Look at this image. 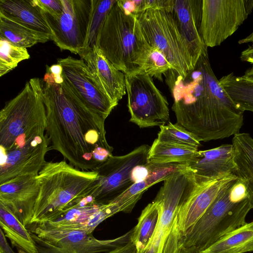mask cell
<instances>
[{
    "instance_id": "25",
    "label": "cell",
    "mask_w": 253,
    "mask_h": 253,
    "mask_svg": "<svg viewBox=\"0 0 253 253\" xmlns=\"http://www.w3.org/2000/svg\"><path fill=\"white\" fill-rule=\"evenodd\" d=\"M0 38L26 48L38 43H45L51 40V37L32 30L1 14H0Z\"/></svg>"
},
{
    "instance_id": "16",
    "label": "cell",
    "mask_w": 253,
    "mask_h": 253,
    "mask_svg": "<svg viewBox=\"0 0 253 253\" xmlns=\"http://www.w3.org/2000/svg\"><path fill=\"white\" fill-rule=\"evenodd\" d=\"M236 176L233 174L199 185L178 210L172 234L176 243L178 244L180 238L197 222L220 190Z\"/></svg>"
},
{
    "instance_id": "18",
    "label": "cell",
    "mask_w": 253,
    "mask_h": 253,
    "mask_svg": "<svg viewBox=\"0 0 253 253\" xmlns=\"http://www.w3.org/2000/svg\"><path fill=\"white\" fill-rule=\"evenodd\" d=\"M79 54L106 94L115 103L126 94L125 74L118 70L100 52L95 44Z\"/></svg>"
},
{
    "instance_id": "45",
    "label": "cell",
    "mask_w": 253,
    "mask_h": 253,
    "mask_svg": "<svg viewBox=\"0 0 253 253\" xmlns=\"http://www.w3.org/2000/svg\"><path fill=\"white\" fill-rule=\"evenodd\" d=\"M0 253H1L0 252Z\"/></svg>"
},
{
    "instance_id": "23",
    "label": "cell",
    "mask_w": 253,
    "mask_h": 253,
    "mask_svg": "<svg viewBox=\"0 0 253 253\" xmlns=\"http://www.w3.org/2000/svg\"><path fill=\"white\" fill-rule=\"evenodd\" d=\"M202 253H245L253 252V221L228 233Z\"/></svg>"
},
{
    "instance_id": "27",
    "label": "cell",
    "mask_w": 253,
    "mask_h": 253,
    "mask_svg": "<svg viewBox=\"0 0 253 253\" xmlns=\"http://www.w3.org/2000/svg\"><path fill=\"white\" fill-rule=\"evenodd\" d=\"M219 83L237 109L253 112V78L233 73L222 77Z\"/></svg>"
},
{
    "instance_id": "19",
    "label": "cell",
    "mask_w": 253,
    "mask_h": 253,
    "mask_svg": "<svg viewBox=\"0 0 253 253\" xmlns=\"http://www.w3.org/2000/svg\"><path fill=\"white\" fill-rule=\"evenodd\" d=\"M188 166L193 171L198 184L235 174L233 146L224 144L211 149L198 151L195 159Z\"/></svg>"
},
{
    "instance_id": "31",
    "label": "cell",
    "mask_w": 253,
    "mask_h": 253,
    "mask_svg": "<svg viewBox=\"0 0 253 253\" xmlns=\"http://www.w3.org/2000/svg\"><path fill=\"white\" fill-rule=\"evenodd\" d=\"M30 57L27 48L0 38V77L14 69L21 61Z\"/></svg>"
},
{
    "instance_id": "8",
    "label": "cell",
    "mask_w": 253,
    "mask_h": 253,
    "mask_svg": "<svg viewBox=\"0 0 253 253\" xmlns=\"http://www.w3.org/2000/svg\"><path fill=\"white\" fill-rule=\"evenodd\" d=\"M150 148L143 144L125 155H111L93 169L97 172L98 178L86 197L102 205L112 202L134 184L131 178L132 170L137 166L148 163Z\"/></svg>"
},
{
    "instance_id": "43",
    "label": "cell",
    "mask_w": 253,
    "mask_h": 253,
    "mask_svg": "<svg viewBox=\"0 0 253 253\" xmlns=\"http://www.w3.org/2000/svg\"><path fill=\"white\" fill-rule=\"evenodd\" d=\"M244 75L253 78V66L252 68L247 70Z\"/></svg>"
},
{
    "instance_id": "35",
    "label": "cell",
    "mask_w": 253,
    "mask_h": 253,
    "mask_svg": "<svg viewBox=\"0 0 253 253\" xmlns=\"http://www.w3.org/2000/svg\"><path fill=\"white\" fill-rule=\"evenodd\" d=\"M37 4L46 13L52 16L59 15L63 11L61 0H36Z\"/></svg>"
},
{
    "instance_id": "24",
    "label": "cell",
    "mask_w": 253,
    "mask_h": 253,
    "mask_svg": "<svg viewBox=\"0 0 253 253\" xmlns=\"http://www.w3.org/2000/svg\"><path fill=\"white\" fill-rule=\"evenodd\" d=\"M0 226L11 243L27 253H38L31 233L14 214L0 203Z\"/></svg>"
},
{
    "instance_id": "14",
    "label": "cell",
    "mask_w": 253,
    "mask_h": 253,
    "mask_svg": "<svg viewBox=\"0 0 253 253\" xmlns=\"http://www.w3.org/2000/svg\"><path fill=\"white\" fill-rule=\"evenodd\" d=\"M62 77L83 103L100 120H105L118 105L103 91L85 62L71 56L59 58Z\"/></svg>"
},
{
    "instance_id": "21",
    "label": "cell",
    "mask_w": 253,
    "mask_h": 253,
    "mask_svg": "<svg viewBox=\"0 0 253 253\" xmlns=\"http://www.w3.org/2000/svg\"><path fill=\"white\" fill-rule=\"evenodd\" d=\"M0 14L51 37L44 13L36 0H0Z\"/></svg>"
},
{
    "instance_id": "4",
    "label": "cell",
    "mask_w": 253,
    "mask_h": 253,
    "mask_svg": "<svg viewBox=\"0 0 253 253\" xmlns=\"http://www.w3.org/2000/svg\"><path fill=\"white\" fill-rule=\"evenodd\" d=\"M252 207L246 187L237 175L220 190L207 210L179 239V248L204 251L220 238L246 223Z\"/></svg>"
},
{
    "instance_id": "1",
    "label": "cell",
    "mask_w": 253,
    "mask_h": 253,
    "mask_svg": "<svg viewBox=\"0 0 253 253\" xmlns=\"http://www.w3.org/2000/svg\"><path fill=\"white\" fill-rule=\"evenodd\" d=\"M207 48L185 77L174 69L165 74L176 124L204 142L234 136L244 124V112L236 108L215 77Z\"/></svg>"
},
{
    "instance_id": "6",
    "label": "cell",
    "mask_w": 253,
    "mask_h": 253,
    "mask_svg": "<svg viewBox=\"0 0 253 253\" xmlns=\"http://www.w3.org/2000/svg\"><path fill=\"white\" fill-rule=\"evenodd\" d=\"M46 126L42 82L38 78H32L0 110L1 150L8 151L37 137H44Z\"/></svg>"
},
{
    "instance_id": "3",
    "label": "cell",
    "mask_w": 253,
    "mask_h": 253,
    "mask_svg": "<svg viewBox=\"0 0 253 253\" xmlns=\"http://www.w3.org/2000/svg\"><path fill=\"white\" fill-rule=\"evenodd\" d=\"M37 178L39 193L31 222L35 225L55 220L79 204L86 197L98 173L78 169L65 161L46 162Z\"/></svg>"
},
{
    "instance_id": "9",
    "label": "cell",
    "mask_w": 253,
    "mask_h": 253,
    "mask_svg": "<svg viewBox=\"0 0 253 253\" xmlns=\"http://www.w3.org/2000/svg\"><path fill=\"white\" fill-rule=\"evenodd\" d=\"M129 122L140 128L165 125L169 122V104L152 78L145 73L125 75Z\"/></svg>"
},
{
    "instance_id": "40",
    "label": "cell",
    "mask_w": 253,
    "mask_h": 253,
    "mask_svg": "<svg viewBox=\"0 0 253 253\" xmlns=\"http://www.w3.org/2000/svg\"><path fill=\"white\" fill-rule=\"evenodd\" d=\"M240 59L243 61L253 64V44L241 52Z\"/></svg>"
},
{
    "instance_id": "5",
    "label": "cell",
    "mask_w": 253,
    "mask_h": 253,
    "mask_svg": "<svg viewBox=\"0 0 253 253\" xmlns=\"http://www.w3.org/2000/svg\"><path fill=\"white\" fill-rule=\"evenodd\" d=\"M95 44L102 54L126 76L143 71L152 49L136 15L126 14L117 0L98 32Z\"/></svg>"
},
{
    "instance_id": "22",
    "label": "cell",
    "mask_w": 253,
    "mask_h": 253,
    "mask_svg": "<svg viewBox=\"0 0 253 253\" xmlns=\"http://www.w3.org/2000/svg\"><path fill=\"white\" fill-rule=\"evenodd\" d=\"M236 166L235 175L244 183L253 209V137L240 132L232 139Z\"/></svg>"
},
{
    "instance_id": "20",
    "label": "cell",
    "mask_w": 253,
    "mask_h": 253,
    "mask_svg": "<svg viewBox=\"0 0 253 253\" xmlns=\"http://www.w3.org/2000/svg\"><path fill=\"white\" fill-rule=\"evenodd\" d=\"M203 0H173L169 11L186 41L195 64L205 44L200 34Z\"/></svg>"
},
{
    "instance_id": "15",
    "label": "cell",
    "mask_w": 253,
    "mask_h": 253,
    "mask_svg": "<svg viewBox=\"0 0 253 253\" xmlns=\"http://www.w3.org/2000/svg\"><path fill=\"white\" fill-rule=\"evenodd\" d=\"M49 150L45 136L8 151L1 150L0 184L18 176L38 175L46 163L45 155Z\"/></svg>"
},
{
    "instance_id": "33",
    "label": "cell",
    "mask_w": 253,
    "mask_h": 253,
    "mask_svg": "<svg viewBox=\"0 0 253 253\" xmlns=\"http://www.w3.org/2000/svg\"><path fill=\"white\" fill-rule=\"evenodd\" d=\"M170 69H173V67L164 54L159 49L152 48L142 72L163 81L162 75Z\"/></svg>"
},
{
    "instance_id": "32",
    "label": "cell",
    "mask_w": 253,
    "mask_h": 253,
    "mask_svg": "<svg viewBox=\"0 0 253 253\" xmlns=\"http://www.w3.org/2000/svg\"><path fill=\"white\" fill-rule=\"evenodd\" d=\"M116 1V0H92V9L85 48L95 44L98 32L109 11Z\"/></svg>"
},
{
    "instance_id": "39",
    "label": "cell",
    "mask_w": 253,
    "mask_h": 253,
    "mask_svg": "<svg viewBox=\"0 0 253 253\" xmlns=\"http://www.w3.org/2000/svg\"><path fill=\"white\" fill-rule=\"evenodd\" d=\"M0 231V252L1 253H14L7 242L3 231L1 228Z\"/></svg>"
},
{
    "instance_id": "44",
    "label": "cell",
    "mask_w": 253,
    "mask_h": 253,
    "mask_svg": "<svg viewBox=\"0 0 253 253\" xmlns=\"http://www.w3.org/2000/svg\"><path fill=\"white\" fill-rule=\"evenodd\" d=\"M18 253H27L25 252V251H24L23 250L20 249V250H18Z\"/></svg>"
},
{
    "instance_id": "36",
    "label": "cell",
    "mask_w": 253,
    "mask_h": 253,
    "mask_svg": "<svg viewBox=\"0 0 253 253\" xmlns=\"http://www.w3.org/2000/svg\"><path fill=\"white\" fill-rule=\"evenodd\" d=\"M149 174L147 164L138 165L134 168L131 174V178L133 183L139 182L145 180Z\"/></svg>"
},
{
    "instance_id": "17",
    "label": "cell",
    "mask_w": 253,
    "mask_h": 253,
    "mask_svg": "<svg viewBox=\"0 0 253 253\" xmlns=\"http://www.w3.org/2000/svg\"><path fill=\"white\" fill-rule=\"evenodd\" d=\"M38 175L15 177L0 186V203L26 226L31 224L39 193Z\"/></svg>"
},
{
    "instance_id": "34",
    "label": "cell",
    "mask_w": 253,
    "mask_h": 253,
    "mask_svg": "<svg viewBox=\"0 0 253 253\" xmlns=\"http://www.w3.org/2000/svg\"><path fill=\"white\" fill-rule=\"evenodd\" d=\"M173 0H140L139 14L149 9L169 12Z\"/></svg>"
},
{
    "instance_id": "26",
    "label": "cell",
    "mask_w": 253,
    "mask_h": 253,
    "mask_svg": "<svg viewBox=\"0 0 253 253\" xmlns=\"http://www.w3.org/2000/svg\"><path fill=\"white\" fill-rule=\"evenodd\" d=\"M198 148L162 142L157 138L150 147L148 162L153 164L184 163L193 162L198 154Z\"/></svg>"
},
{
    "instance_id": "28",
    "label": "cell",
    "mask_w": 253,
    "mask_h": 253,
    "mask_svg": "<svg viewBox=\"0 0 253 253\" xmlns=\"http://www.w3.org/2000/svg\"><path fill=\"white\" fill-rule=\"evenodd\" d=\"M161 213L160 203L154 200L142 211L138 223L132 229L130 241L136 246L137 252L145 249L156 229Z\"/></svg>"
},
{
    "instance_id": "29",
    "label": "cell",
    "mask_w": 253,
    "mask_h": 253,
    "mask_svg": "<svg viewBox=\"0 0 253 253\" xmlns=\"http://www.w3.org/2000/svg\"><path fill=\"white\" fill-rule=\"evenodd\" d=\"M149 174L147 178L141 182L134 183L132 185L134 190L138 194H143L152 185L164 181L180 171L190 169L187 164L184 163H164L147 164Z\"/></svg>"
},
{
    "instance_id": "41",
    "label": "cell",
    "mask_w": 253,
    "mask_h": 253,
    "mask_svg": "<svg viewBox=\"0 0 253 253\" xmlns=\"http://www.w3.org/2000/svg\"><path fill=\"white\" fill-rule=\"evenodd\" d=\"M176 253H202V252L195 247L188 248H179Z\"/></svg>"
},
{
    "instance_id": "11",
    "label": "cell",
    "mask_w": 253,
    "mask_h": 253,
    "mask_svg": "<svg viewBox=\"0 0 253 253\" xmlns=\"http://www.w3.org/2000/svg\"><path fill=\"white\" fill-rule=\"evenodd\" d=\"M253 10V0H203L200 34L205 44L220 45Z\"/></svg>"
},
{
    "instance_id": "37",
    "label": "cell",
    "mask_w": 253,
    "mask_h": 253,
    "mask_svg": "<svg viewBox=\"0 0 253 253\" xmlns=\"http://www.w3.org/2000/svg\"><path fill=\"white\" fill-rule=\"evenodd\" d=\"M46 70L49 71L53 75L56 84H61L63 82L62 68L60 64L57 63L50 67L46 65Z\"/></svg>"
},
{
    "instance_id": "38",
    "label": "cell",
    "mask_w": 253,
    "mask_h": 253,
    "mask_svg": "<svg viewBox=\"0 0 253 253\" xmlns=\"http://www.w3.org/2000/svg\"><path fill=\"white\" fill-rule=\"evenodd\" d=\"M107 253H137L135 245L131 241Z\"/></svg>"
},
{
    "instance_id": "42",
    "label": "cell",
    "mask_w": 253,
    "mask_h": 253,
    "mask_svg": "<svg viewBox=\"0 0 253 253\" xmlns=\"http://www.w3.org/2000/svg\"><path fill=\"white\" fill-rule=\"evenodd\" d=\"M249 42H251L253 44V31L247 37L240 40L238 42L239 44L247 43Z\"/></svg>"
},
{
    "instance_id": "12",
    "label": "cell",
    "mask_w": 253,
    "mask_h": 253,
    "mask_svg": "<svg viewBox=\"0 0 253 253\" xmlns=\"http://www.w3.org/2000/svg\"><path fill=\"white\" fill-rule=\"evenodd\" d=\"M63 11L52 16L44 13L52 40L61 50L79 54L86 47L92 0H61Z\"/></svg>"
},
{
    "instance_id": "2",
    "label": "cell",
    "mask_w": 253,
    "mask_h": 253,
    "mask_svg": "<svg viewBox=\"0 0 253 253\" xmlns=\"http://www.w3.org/2000/svg\"><path fill=\"white\" fill-rule=\"evenodd\" d=\"M42 91L45 136L50 150L59 152L76 168L93 170L98 166L95 150L103 147L113 150L106 138L104 122L83 103L64 80L61 84L43 82Z\"/></svg>"
},
{
    "instance_id": "13",
    "label": "cell",
    "mask_w": 253,
    "mask_h": 253,
    "mask_svg": "<svg viewBox=\"0 0 253 253\" xmlns=\"http://www.w3.org/2000/svg\"><path fill=\"white\" fill-rule=\"evenodd\" d=\"M199 186L190 169L180 171L164 180L155 200L161 205V213L151 238L164 248L169 241L178 210Z\"/></svg>"
},
{
    "instance_id": "30",
    "label": "cell",
    "mask_w": 253,
    "mask_h": 253,
    "mask_svg": "<svg viewBox=\"0 0 253 253\" xmlns=\"http://www.w3.org/2000/svg\"><path fill=\"white\" fill-rule=\"evenodd\" d=\"M157 139L162 142L198 148L201 143L198 137L181 126L169 122L166 125L160 126Z\"/></svg>"
},
{
    "instance_id": "10",
    "label": "cell",
    "mask_w": 253,
    "mask_h": 253,
    "mask_svg": "<svg viewBox=\"0 0 253 253\" xmlns=\"http://www.w3.org/2000/svg\"><path fill=\"white\" fill-rule=\"evenodd\" d=\"M30 230L38 253H101L130 242L132 229L112 239L99 240L79 230H50L38 226Z\"/></svg>"
},
{
    "instance_id": "7",
    "label": "cell",
    "mask_w": 253,
    "mask_h": 253,
    "mask_svg": "<svg viewBox=\"0 0 253 253\" xmlns=\"http://www.w3.org/2000/svg\"><path fill=\"white\" fill-rule=\"evenodd\" d=\"M136 15L150 46L161 51L173 69L185 77L196 65L172 14L149 9Z\"/></svg>"
}]
</instances>
